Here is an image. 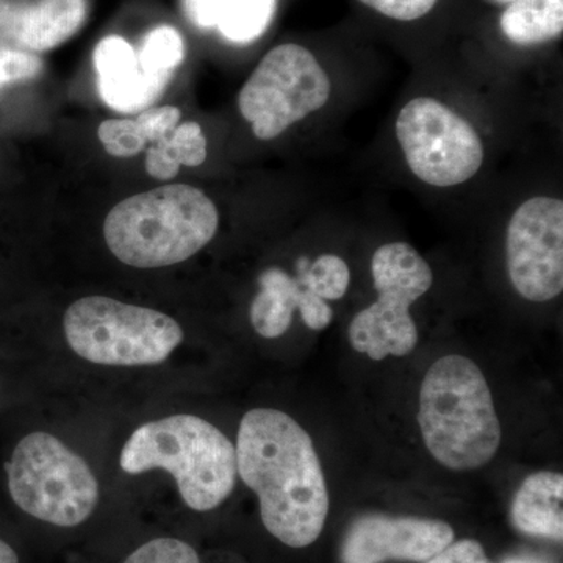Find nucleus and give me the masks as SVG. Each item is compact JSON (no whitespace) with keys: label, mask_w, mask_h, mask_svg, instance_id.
<instances>
[{"label":"nucleus","mask_w":563,"mask_h":563,"mask_svg":"<svg viewBox=\"0 0 563 563\" xmlns=\"http://www.w3.org/2000/svg\"><path fill=\"white\" fill-rule=\"evenodd\" d=\"M220 213L199 188L166 185L124 199L103 222L111 254L133 268L188 261L217 235Z\"/></svg>","instance_id":"3"},{"label":"nucleus","mask_w":563,"mask_h":563,"mask_svg":"<svg viewBox=\"0 0 563 563\" xmlns=\"http://www.w3.org/2000/svg\"><path fill=\"white\" fill-rule=\"evenodd\" d=\"M377 13L390 20L410 22L418 21L435 9L439 0H358Z\"/></svg>","instance_id":"24"},{"label":"nucleus","mask_w":563,"mask_h":563,"mask_svg":"<svg viewBox=\"0 0 563 563\" xmlns=\"http://www.w3.org/2000/svg\"><path fill=\"white\" fill-rule=\"evenodd\" d=\"M207 158V140L198 122H184L147 151L146 172L157 180H169L180 166H199Z\"/></svg>","instance_id":"19"},{"label":"nucleus","mask_w":563,"mask_h":563,"mask_svg":"<svg viewBox=\"0 0 563 563\" xmlns=\"http://www.w3.org/2000/svg\"><path fill=\"white\" fill-rule=\"evenodd\" d=\"M504 563H544L540 559L529 558V555H518V558L507 559Z\"/></svg>","instance_id":"27"},{"label":"nucleus","mask_w":563,"mask_h":563,"mask_svg":"<svg viewBox=\"0 0 563 563\" xmlns=\"http://www.w3.org/2000/svg\"><path fill=\"white\" fill-rule=\"evenodd\" d=\"M418 424L432 457L454 472L487 465L501 446L490 387L479 366L463 355H444L429 366Z\"/></svg>","instance_id":"2"},{"label":"nucleus","mask_w":563,"mask_h":563,"mask_svg":"<svg viewBox=\"0 0 563 563\" xmlns=\"http://www.w3.org/2000/svg\"><path fill=\"white\" fill-rule=\"evenodd\" d=\"M372 274L377 301L352 318V350L376 362L406 357L418 343L410 307L431 290L432 268L409 243L393 242L374 252Z\"/></svg>","instance_id":"7"},{"label":"nucleus","mask_w":563,"mask_h":563,"mask_svg":"<svg viewBox=\"0 0 563 563\" xmlns=\"http://www.w3.org/2000/svg\"><path fill=\"white\" fill-rule=\"evenodd\" d=\"M185 47L181 35L169 25H161L144 36L136 51L140 68L150 79L166 85L184 60Z\"/></svg>","instance_id":"20"},{"label":"nucleus","mask_w":563,"mask_h":563,"mask_svg":"<svg viewBox=\"0 0 563 563\" xmlns=\"http://www.w3.org/2000/svg\"><path fill=\"white\" fill-rule=\"evenodd\" d=\"M396 139L410 172L432 187L472 179L484 163V144L472 124L432 98L407 102L396 120Z\"/></svg>","instance_id":"9"},{"label":"nucleus","mask_w":563,"mask_h":563,"mask_svg":"<svg viewBox=\"0 0 563 563\" xmlns=\"http://www.w3.org/2000/svg\"><path fill=\"white\" fill-rule=\"evenodd\" d=\"M63 331L74 354L103 366L158 365L184 342L179 322L169 314L106 296L70 303Z\"/></svg>","instance_id":"6"},{"label":"nucleus","mask_w":563,"mask_h":563,"mask_svg":"<svg viewBox=\"0 0 563 563\" xmlns=\"http://www.w3.org/2000/svg\"><path fill=\"white\" fill-rule=\"evenodd\" d=\"M121 563H202L198 550L180 537L158 536L144 540Z\"/></svg>","instance_id":"22"},{"label":"nucleus","mask_w":563,"mask_h":563,"mask_svg":"<svg viewBox=\"0 0 563 563\" xmlns=\"http://www.w3.org/2000/svg\"><path fill=\"white\" fill-rule=\"evenodd\" d=\"M87 0H0V41L18 49L46 52L79 32Z\"/></svg>","instance_id":"12"},{"label":"nucleus","mask_w":563,"mask_h":563,"mask_svg":"<svg viewBox=\"0 0 563 563\" xmlns=\"http://www.w3.org/2000/svg\"><path fill=\"white\" fill-rule=\"evenodd\" d=\"M506 262L515 290L532 302L563 291V202L537 196L521 203L506 232Z\"/></svg>","instance_id":"10"},{"label":"nucleus","mask_w":563,"mask_h":563,"mask_svg":"<svg viewBox=\"0 0 563 563\" xmlns=\"http://www.w3.org/2000/svg\"><path fill=\"white\" fill-rule=\"evenodd\" d=\"M518 531L562 543L563 540V476L561 473L539 472L526 477L510 509Z\"/></svg>","instance_id":"14"},{"label":"nucleus","mask_w":563,"mask_h":563,"mask_svg":"<svg viewBox=\"0 0 563 563\" xmlns=\"http://www.w3.org/2000/svg\"><path fill=\"white\" fill-rule=\"evenodd\" d=\"M0 563H21L20 553L5 537H0Z\"/></svg>","instance_id":"26"},{"label":"nucleus","mask_w":563,"mask_h":563,"mask_svg":"<svg viewBox=\"0 0 563 563\" xmlns=\"http://www.w3.org/2000/svg\"><path fill=\"white\" fill-rule=\"evenodd\" d=\"M454 539L446 521L363 515L344 533L340 563L426 562Z\"/></svg>","instance_id":"11"},{"label":"nucleus","mask_w":563,"mask_h":563,"mask_svg":"<svg viewBox=\"0 0 563 563\" xmlns=\"http://www.w3.org/2000/svg\"><path fill=\"white\" fill-rule=\"evenodd\" d=\"M331 98V80L317 57L299 44L269 51L240 91L239 109L258 140L277 139Z\"/></svg>","instance_id":"8"},{"label":"nucleus","mask_w":563,"mask_h":563,"mask_svg":"<svg viewBox=\"0 0 563 563\" xmlns=\"http://www.w3.org/2000/svg\"><path fill=\"white\" fill-rule=\"evenodd\" d=\"M499 27L518 46L558 40L563 32V0H514L503 11Z\"/></svg>","instance_id":"18"},{"label":"nucleus","mask_w":563,"mask_h":563,"mask_svg":"<svg viewBox=\"0 0 563 563\" xmlns=\"http://www.w3.org/2000/svg\"><path fill=\"white\" fill-rule=\"evenodd\" d=\"M276 0H185L188 18L199 27H217L231 41L247 43L268 27Z\"/></svg>","instance_id":"15"},{"label":"nucleus","mask_w":563,"mask_h":563,"mask_svg":"<svg viewBox=\"0 0 563 563\" xmlns=\"http://www.w3.org/2000/svg\"><path fill=\"white\" fill-rule=\"evenodd\" d=\"M235 451L236 472L257 495L265 531L291 550L317 542L331 501L306 429L280 410H250L240 422Z\"/></svg>","instance_id":"1"},{"label":"nucleus","mask_w":563,"mask_h":563,"mask_svg":"<svg viewBox=\"0 0 563 563\" xmlns=\"http://www.w3.org/2000/svg\"><path fill=\"white\" fill-rule=\"evenodd\" d=\"M298 273L314 295L324 301H339L350 287L351 273L347 263L335 254H322L313 263L301 258Z\"/></svg>","instance_id":"21"},{"label":"nucleus","mask_w":563,"mask_h":563,"mask_svg":"<svg viewBox=\"0 0 563 563\" xmlns=\"http://www.w3.org/2000/svg\"><path fill=\"white\" fill-rule=\"evenodd\" d=\"M181 118L177 107H154L140 111L133 120L103 121L99 128V140L113 157H135L147 143H157L179 125Z\"/></svg>","instance_id":"16"},{"label":"nucleus","mask_w":563,"mask_h":563,"mask_svg":"<svg viewBox=\"0 0 563 563\" xmlns=\"http://www.w3.org/2000/svg\"><path fill=\"white\" fill-rule=\"evenodd\" d=\"M95 66L103 102L121 113H135L152 106L166 87L150 79L140 68L132 44L111 35L96 46Z\"/></svg>","instance_id":"13"},{"label":"nucleus","mask_w":563,"mask_h":563,"mask_svg":"<svg viewBox=\"0 0 563 563\" xmlns=\"http://www.w3.org/2000/svg\"><path fill=\"white\" fill-rule=\"evenodd\" d=\"M422 563H493L483 544L473 539L457 540L448 544L431 559Z\"/></svg>","instance_id":"25"},{"label":"nucleus","mask_w":563,"mask_h":563,"mask_svg":"<svg viewBox=\"0 0 563 563\" xmlns=\"http://www.w3.org/2000/svg\"><path fill=\"white\" fill-rule=\"evenodd\" d=\"M261 291L251 303V322L263 339H279L290 329L298 310L301 285L280 268H269L258 277Z\"/></svg>","instance_id":"17"},{"label":"nucleus","mask_w":563,"mask_h":563,"mask_svg":"<svg viewBox=\"0 0 563 563\" xmlns=\"http://www.w3.org/2000/svg\"><path fill=\"white\" fill-rule=\"evenodd\" d=\"M11 501L49 528L76 531L90 523L101 503V487L87 462L47 432L25 435L10 462Z\"/></svg>","instance_id":"5"},{"label":"nucleus","mask_w":563,"mask_h":563,"mask_svg":"<svg viewBox=\"0 0 563 563\" xmlns=\"http://www.w3.org/2000/svg\"><path fill=\"white\" fill-rule=\"evenodd\" d=\"M43 66V60L33 52L18 49L0 41V90L18 81L35 79Z\"/></svg>","instance_id":"23"},{"label":"nucleus","mask_w":563,"mask_h":563,"mask_svg":"<svg viewBox=\"0 0 563 563\" xmlns=\"http://www.w3.org/2000/svg\"><path fill=\"white\" fill-rule=\"evenodd\" d=\"M120 465L129 474L165 470L181 501L198 514L218 509L239 476L231 440L217 426L187 413L140 426L122 448Z\"/></svg>","instance_id":"4"}]
</instances>
